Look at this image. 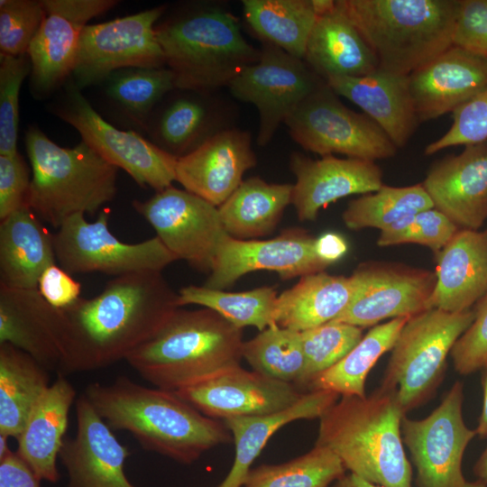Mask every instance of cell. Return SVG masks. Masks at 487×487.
Wrapping results in <instances>:
<instances>
[{"mask_svg": "<svg viewBox=\"0 0 487 487\" xmlns=\"http://www.w3.org/2000/svg\"><path fill=\"white\" fill-rule=\"evenodd\" d=\"M315 250L317 256L330 266L345 255L348 244L341 234L329 232L316 238Z\"/></svg>", "mask_w": 487, "mask_h": 487, "instance_id": "53", "label": "cell"}, {"mask_svg": "<svg viewBox=\"0 0 487 487\" xmlns=\"http://www.w3.org/2000/svg\"><path fill=\"white\" fill-rule=\"evenodd\" d=\"M40 482L16 452L10 451L0 459V487H40Z\"/></svg>", "mask_w": 487, "mask_h": 487, "instance_id": "52", "label": "cell"}, {"mask_svg": "<svg viewBox=\"0 0 487 487\" xmlns=\"http://www.w3.org/2000/svg\"><path fill=\"white\" fill-rule=\"evenodd\" d=\"M436 255L429 308L463 312L487 294V229H459Z\"/></svg>", "mask_w": 487, "mask_h": 487, "instance_id": "28", "label": "cell"}, {"mask_svg": "<svg viewBox=\"0 0 487 487\" xmlns=\"http://www.w3.org/2000/svg\"><path fill=\"white\" fill-rule=\"evenodd\" d=\"M338 95L373 120L393 144L403 148L419 121L409 89V76L382 69L360 77H334L326 80Z\"/></svg>", "mask_w": 487, "mask_h": 487, "instance_id": "27", "label": "cell"}, {"mask_svg": "<svg viewBox=\"0 0 487 487\" xmlns=\"http://www.w3.org/2000/svg\"><path fill=\"white\" fill-rule=\"evenodd\" d=\"M31 170L19 152L0 154V220L27 205Z\"/></svg>", "mask_w": 487, "mask_h": 487, "instance_id": "49", "label": "cell"}, {"mask_svg": "<svg viewBox=\"0 0 487 487\" xmlns=\"http://www.w3.org/2000/svg\"><path fill=\"white\" fill-rule=\"evenodd\" d=\"M453 45L487 57V0H460Z\"/></svg>", "mask_w": 487, "mask_h": 487, "instance_id": "50", "label": "cell"}, {"mask_svg": "<svg viewBox=\"0 0 487 487\" xmlns=\"http://www.w3.org/2000/svg\"><path fill=\"white\" fill-rule=\"evenodd\" d=\"M338 399L339 395L333 391H309L282 411L225 419L235 455L229 473L217 487H242L253 463L276 431L292 421L319 418Z\"/></svg>", "mask_w": 487, "mask_h": 487, "instance_id": "32", "label": "cell"}, {"mask_svg": "<svg viewBox=\"0 0 487 487\" xmlns=\"http://www.w3.org/2000/svg\"><path fill=\"white\" fill-rule=\"evenodd\" d=\"M355 291L352 276L320 271L300 277L278 296L275 323L304 331L335 320L351 303Z\"/></svg>", "mask_w": 487, "mask_h": 487, "instance_id": "33", "label": "cell"}, {"mask_svg": "<svg viewBox=\"0 0 487 487\" xmlns=\"http://www.w3.org/2000/svg\"><path fill=\"white\" fill-rule=\"evenodd\" d=\"M24 144L32 173L26 204L54 228L76 214L94 215L114 199L118 169L84 141L61 147L29 126Z\"/></svg>", "mask_w": 487, "mask_h": 487, "instance_id": "7", "label": "cell"}, {"mask_svg": "<svg viewBox=\"0 0 487 487\" xmlns=\"http://www.w3.org/2000/svg\"><path fill=\"white\" fill-rule=\"evenodd\" d=\"M292 191L289 183H268L258 177L244 180L218 207L225 232L238 240L270 234L291 204Z\"/></svg>", "mask_w": 487, "mask_h": 487, "instance_id": "34", "label": "cell"}, {"mask_svg": "<svg viewBox=\"0 0 487 487\" xmlns=\"http://www.w3.org/2000/svg\"><path fill=\"white\" fill-rule=\"evenodd\" d=\"M464 487H487V484L476 480L474 482H466Z\"/></svg>", "mask_w": 487, "mask_h": 487, "instance_id": "58", "label": "cell"}, {"mask_svg": "<svg viewBox=\"0 0 487 487\" xmlns=\"http://www.w3.org/2000/svg\"><path fill=\"white\" fill-rule=\"evenodd\" d=\"M469 327L454 345L450 356L454 367L462 375H468L487 365V294L476 305Z\"/></svg>", "mask_w": 487, "mask_h": 487, "instance_id": "48", "label": "cell"}, {"mask_svg": "<svg viewBox=\"0 0 487 487\" xmlns=\"http://www.w3.org/2000/svg\"><path fill=\"white\" fill-rule=\"evenodd\" d=\"M259 60L228 85L232 96L253 104L260 124L257 142L267 145L294 109L325 80L302 60L262 42Z\"/></svg>", "mask_w": 487, "mask_h": 487, "instance_id": "15", "label": "cell"}, {"mask_svg": "<svg viewBox=\"0 0 487 487\" xmlns=\"http://www.w3.org/2000/svg\"><path fill=\"white\" fill-rule=\"evenodd\" d=\"M473 473L478 481L487 484V447L482 453L473 466Z\"/></svg>", "mask_w": 487, "mask_h": 487, "instance_id": "56", "label": "cell"}, {"mask_svg": "<svg viewBox=\"0 0 487 487\" xmlns=\"http://www.w3.org/2000/svg\"><path fill=\"white\" fill-rule=\"evenodd\" d=\"M278 295L274 287L227 292L205 286L189 285L179 291V306L198 305L210 308L234 326H254L262 331L275 325Z\"/></svg>", "mask_w": 487, "mask_h": 487, "instance_id": "39", "label": "cell"}, {"mask_svg": "<svg viewBox=\"0 0 487 487\" xmlns=\"http://www.w3.org/2000/svg\"><path fill=\"white\" fill-rule=\"evenodd\" d=\"M44 17L28 55L31 92L41 99L68 81L75 68L87 23L115 7L117 0H42Z\"/></svg>", "mask_w": 487, "mask_h": 487, "instance_id": "17", "label": "cell"}, {"mask_svg": "<svg viewBox=\"0 0 487 487\" xmlns=\"http://www.w3.org/2000/svg\"><path fill=\"white\" fill-rule=\"evenodd\" d=\"M432 207L421 183L407 187L383 184L377 191L351 200L342 218L351 230L377 228L381 231L405 216Z\"/></svg>", "mask_w": 487, "mask_h": 487, "instance_id": "40", "label": "cell"}, {"mask_svg": "<svg viewBox=\"0 0 487 487\" xmlns=\"http://www.w3.org/2000/svg\"><path fill=\"white\" fill-rule=\"evenodd\" d=\"M345 471L332 450L315 445L290 461L251 469L242 487H331Z\"/></svg>", "mask_w": 487, "mask_h": 487, "instance_id": "41", "label": "cell"}, {"mask_svg": "<svg viewBox=\"0 0 487 487\" xmlns=\"http://www.w3.org/2000/svg\"><path fill=\"white\" fill-rule=\"evenodd\" d=\"M50 385L48 370L23 351L0 344V435L17 438Z\"/></svg>", "mask_w": 487, "mask_h": 487, "instance_id": "35", "label": "cell"}, {"mask_svg": "<svg viewBox=\"0 0 487 487\" xmlns=\"http://www.w3.org/2000/svg\"><path fill=\"white\" fill-rule=\"evenodd\" d=\"M464 385L455 382L426 418L401 423V436L415 466L417 487H464V451L476 436L463 417Z\"/></svg>", "mask_w": 487, "mask_h": 487, "instance_id": "13", "label": "cell"}, {"mask_svg": "<svg viewBox=\"0 0 487 487\" xmlns=\"http://www.w3.org/2000/svg\"><path fill=\"white\" fill-rule=\"evenodd\" d=\"M38 290L53 307L66 308L80 298L81 284L56 264L47 268L38 281Z\"/></svg>", "mask_w": 487, "mask_h": 487, "instance_id": "51", "label": "cell"}, {"mask_svg": "<svg viewBox=\"0 0 487 487\" xmlns=\"http://www.w3.org/2000/svg\"><path fill=\"white\" fill-rule=\"evenodd\" d=\"M380 69L409 76L453 45L460 0H337Z\"/></svg>", "mask_w": 487, "mask_h": 487, "instance_id": "6", "label": "cell"}, {"mask_svg": "<svg viewBox=\"0 0 487 487\" xmlns=\"http://www.w3.org/2000/svg\"><path fill=\"white\" fill-rule=\"evenodd\" d=\"M66 317L38 289L0 286V344H9L32 356L46 370L61 373Z\"/></svg>", "mask_w": 487, "mask_h": 487, "instance_id": "21", "label": "cell"}, {"mask_svg": "<svg viewBox=\"0 0 487 487\" xmlns=\"http://www.w3.org/2000/svg\"><path fill=\"white\" fill-rule=\"evenodd\" d=\"M102 83L112 110L140 131H144L156 106L176 88L174 75L167 67L122 69Z\"/></svg>", "mask_w": 487, "mask_h": 487, "instance_id": "38", "label": "cell"}, {"mask_svg": "<svg viewBox=\"0 0 487 487\" xmlns=\"http://www.w3.org/2000/svg\"><path fill=\"white\" fill-rule=\"evenodd\" d=\"M133 207L178 260L210 272L221 244L229 236L217 207L172 186L145 201L133 200Z\"/></svg>", "mask_w": 487, "mask_h": 487, "instance_id": "14", "label": "cell"}, {"mask_svg": "<svg viewBox=\"0 0 487 487\" xmlns=\"http://www.w3.org/2000/svg\"><path fill=\"white\" fill-rule=\"evenodd\" d=\"M473 317L471 309L450 313L429 308L409 318L391 349L381 383L395 391L405 414L434 395L448 354Z\"/></svg>", "mask_w": 487, "mask_h": 487, "instance_id": "8", "label": "cell"}, {"mask_svg": "<svg viewBox=\"0 0 487 487\" xmlns=\"http://www.w3.org/2000/svg\"><path fill=\"white\" fill-rule=\"evenodd\" d=\"M242 356L266 377L297 387L300 382L305 357L299 331L272 325L244 342Z\"/></svg>", "mask_w": 487, "mask_h": 487, "instance_id": "42", "label": "cell"}, {"mask_svg": "<svg viewBox=\"0 0 487 487\" xmlns=\"http://www.w3.org/2000/svg\"><path fill=\"white\" fill-rule=\"evenodd\" d=\"M243 331L216 311L178 308L125 359L156 388L177 391L240 364Z\"/></svg>", "mask_w": 487, "mask_h": 487, "instance_id": "5", "label": "cell"}, {"mask_svg": "<svg viewBox=\"0 0 487 487\" xmlns=\"http://www.w3.org/2000/svg\"><path fill=\"white\" fill-rule=\"evenodd\" d=\"M244 15L262 42L302 59L316 23L313 0H244Z\"/></svg>", "mask_w": 487, "mask_h": 487, "instance_id": "36", "label": "cell"}, {"mask_svg": "<svg viewBox=\"0 0 487 487\" xmlns=\"http://www.w3.org/2000/svg\"><path fill=\"white\" fill-rule=\"evenodd\" d=\"M406 416L395 391L380 386L365 397L341 396L320 418L315 445L332 450L345 468L381 487H412L401 436Z\"/></svg>", "mask_w": 487, "mask_h": 487, "instance_id": "3", "label": "cell"}, {"mask_svg": "<svg viewBox=\"0 0 487 487\" xmlns=\"http://www.w3.org/2000/svg\"><path fill=\"white\" fill-rule=\"evenodd\" d=\"M56 263L53 234L27 205L0 220V286L37 289Z\"/></svg>", "mask_w": 487, "mask_h": 487, "instance_id": "31", "label": "cell"}, {"mask_svg": "<svg viewBox=\"0 0 487 487\" xmlns=\"http://www.w3.org/2000/svg\"><path fill=\"white\" fill-rule=\"evenodd\" d=\"M75 399L74 387L65 375L59 374L35 404L16 438V454L41 481H59L57 459Z\"/></svg>", "mask_w": 487, "mask_h": 487, "instance_id": "30", "label": "cell"}, {"mask_svg": "<svg viewBox=\"0 0 487 487\" xmlns=\"http://www.w3.org/2000/svg\"><path fill=\"white\" fill-rule=\"evenodd\" d=\"M409 318L397 317L374 326L342 360L317 375L307 391H328L339 396L365 397L370 371L381 355L393 348Z\"/></svg>", "mask_w": 487, "mask_h": 487, "instance_id": "37", "label": "cell"}, {"mask_svg": "<svg viewBox=\"0 0 487 487\" xmlns=\"http://www.w3.org/2000/svg\"><path fill=\"white\" fill-rule=\"evenodd\" d=\"M109 211L94 222L76 214L53 234L57 262L69 274L99 272L115 277L157 271L178 260L158 236L135 244L124 243L108 228Z\"/></svg>", "mask_w": 487, "mask_h": 487, "instance_id": "11", "label": "cell"}, {"mask_svg": "<svg viewBox=\"0 0 487 487\" xmlns=\"http://www.w3.org/2000/svg\"><path fill=\"white\" fill-rule=\"evenodd\" d=\"M351 276L354 298L333 321L362 328L429 309L436 282V272L430 270L393 262H362Z\"/></svg>", "mask_w": 487, "mask_h": 487, "instance_id": "16", "label": "cell"}, {"mask_svg": "<svg viewBox=\"0 0 487 487\" xmlns=\"http://www.w3.org/2000/svg\"><path fill=\"white\" fill-rule=\"evenodd\" d=\"M315 241L299 228L284 230L268 240H238L229 235L204 286L223 290L243 275L261 270L275 271L282 280L325 271L329 265L317 256Z\"/></svg>", "mask_w": 487, "mask_h": 487, "instance_id": "18", "label": "cell"}, {"mask_svg": "<svg viewBox=\"0 0 487 487\" xmlns=\"http://www.w3.org/2000/svg\"><path fill=\"white\" fill-rule=\"evenodd\" d=\"M419 123L453 112L487 89V57L452 45L409 75Z\"/></svg>", "mask_w": 487, "mask_h": 487, "instance_id": "26", "label": "cell"}, {"mask_svg": "<svg viewBox=\"0 0 487 487\" xmlns=\"http://www.w3.org/2000/svg\"><path fill=\"white\" fill-rule=\"evenodd\" d=\"M453 124L439 139L425 148L432 155L456 145H473L487 142V89L477 94L453 112Z\"/></svg>", "mask_w": 487, "mask_h": 487, "instance_id": "47", "label": "cell"}, {"mask_svg": "<svg viewBox=\"0 0 487 487\" xmlns=\"http://www.w3.org/2000/svg\"><path fill=\"white\" fill-rule=\"evenodd\" d=\"M421 184L433 207L458 228L478 230L487 219V142L433 164Z\"/></svg>", "mask_w": 487, "mask_h": 487, "instance_id": "23", "label": "cell"}, {"mask_svg": "<svg viewBox=\"0 0 487 487\" xmlns=\"http://www.w3.org/2000/svg\"><path fill=\"white\" fill-rule=\"evenodd\" d=\"M331 487H381L379 485L369 482L353 473H345L335 482H334Z\"/></svg>", "mask_w": 487, "mask_h": 487, "instance_id": "55", "label": "cell"}, {"mask_svg": "<svg viewBox=\"0 0 487 487\" xmlns=\"http://www.w3.org/2000/svg\"><path fill=\"white\" fill-rule=\"evenodd\" d=\"M155 32L178 89L228 87L261 56L243 36L238 18L218 4H186L161 18Z\"/></svg>", "mask_w": 487, "mask_h": 487, "instance_id": "4", "label": "cell"}, {"mask_svg": "<svg viewBox=\"0 0 487 487\" xmlns=\"http://www.w3.org/2000/svg\"><path fill=\"white\" fill-rule=\"evenodd\" d=\"M199 412L215 419L282 411L305 392L296 385L235 365L174 391Z\"/></svg>", "mask_w": 487, "mask_h": 487, "instance_id": "19", "label": "cell"}, {"mask_svg": "<svg viewBox=\"0 0 487 487\" xmlns=\"http://www.w3.org/2000/svg\"><path fill=\"white\" fill-rule=\"evenodd\" d=\"M77 431L65 438L59 458L68 474L67 487H135L124 466L127 447L84 396L76 400Z\"/></svg>", "mask_w": 487, "mask_h": 487, "instance_id": "22", "label": "cell"}, {"mask_svg": "<svg viewBox=\"0 0 487 487\" xmlns=\"http://www.w3.org/2000/svg\"><path fill=\"white\" fill-rule=\"evenodd\" d=\"M234 118V111L215 91L175 88L156 106L143 132L152 143L179 159L235 127Z\"/></svg>", "mask_w": 487, "mask_h": 487, "instance_id": "20", "label": "cell"}, {"mask_svg": "<svg viewBox=\"0 0 487 487\" xmlns=\"http://www.w3.org/2000/svg\"><path fill=\"white\" fill-rule=\"evenodd\" d=\"M7 436L0 435V459L5 456L11 450L8 448Z\"/></svg>", "mask_w": 487, "mask_h": 487, "instance_id": "57", "label": "cell"}, {"mask_svg": "<svg viewBox=\"0 0 487 487\" xmlns=\"http://www.w3.org/2000/svg\"><path fill=\"white\" fill-rule=\"evenodd\" d=\"M363 336L362 327L335 321L301 331L305 366L299 389L307 392L310 381L342 360Z\"/></svg>", "mask_w": 487, "mask_h": 487, "instance_id": "43", "label": "cell"}, {"mask_svg": "<svg viewBox=\"0 0 487 487\" xmlns=\"http://www.w3.org/2000/svg\"><path fill=\"white\" fill-rule=\"evenodd\" d=\"M482 386L483 392L482 409L475 431L476 435L487 436V365L483 368L482 375Z\"/></svg>", "mask_w": 487, "mask_h": 487, "instance_id": "54", "label": "cell"}, {"mask_svg": "<svg viewBox=\"0 0 487 487\" xmlns=\"http://www.w3.org/2000/svg\"><path fill=\"white\" fill-rule=\"evenodd\" d=\"M296 176L292 201L300 221H315L321 208L354 194H369L383 185L375 161L334 155L313 160L299 152L290 157Z\"/></svg>", "mask_w": 487, "mask_h": 487, "instance_id": "24", "label": "cell"}, {"mask_svg": "<svg viewBox=\"0 0 487 487\" xmlns=\"http://www.w3.org/2000/svg\"><path fill=\"white\" fill-rule=\"evenodd\" d=\"M166 5L109 22L87 24L80 37L72 81L77 87L101 84L113 72L127 68L166 67L155 25Z\"/></svg>", "mask_w": 487, "mask_h": 487, "instance_id": "12", "label": "cell"}, {"mask_svg": "<svg viewBox=\"0 0 487 487\" xmlns=\"http://www.w3.org/2000/svg\"><path fill=\"white\" fill-rule=\"evenodd\" d=\"M83 394L112 430L129 432L142 448L184 464L233 441L225 423L174 391L148 388L126 376L109 384L90 383Z\"/></svg>", "mask_w": 487, "mask_h": 487, "instance_id": "2", "label": "cell"}, {"mask_svg": "<svg viewBox=\"0 0 487 487\" xmlns=\"http://www.w3.org/2000/svg\"><path fill=\"white\" fill-rule=\"evenodd\" d=\"M256 163L251 133L233 127L179 158L175 181L218 207L244 181V174Z\"/></svg>", "mask_w": 487, "mask_h": 487, "instance_id": "25", "label": "cell"}, {"mask_svg": "<svg viewBox=\"0 0 487 487\" xmlns=\"http://www.w3.org/2000/svg\"><path fill=\"white\" fill-rule=\"evenodd\" d=\"M43 17L42 0H1L0 55L28 54Z\"/></svg>", "mask_w": 487, "mask_h": 487, "instance_id": "46", "label": "cell"}, {"mask_svg": "<svg viewBox=\"0 0 487 487\" xmlns=\"http://www.w3.org/2000/svg\"><path fill=\"white\" fill-rule=\"evenodd\" d=\"M179 308V293L161 271L114 277L98 295L80 297L63 308L66 338L60 374L94 371L125 360Z\"/></svg>", "mask_w": 487, "mask_h": 487, "instance_id": "1", "label": "cell"}, {"mask_svg": "<svg viewBox=\"0 0 487 487\" xmlns=\"http://www.w3.org/2000/svg\"><path fill=\"white\" fill-rule=\"evenodd\" d=\"M31 71L28 54L0 55V154L18 152L19 93Z\"/></svg>", "mask_w": 487, "mask_h": 487, "instance_id": "45", "label": "cell"}, {"mask_svg": "<svg viewBox=\"0 0 487 487\" xmlns=\"http://www.w3.org/2000/svg\"><path fill=\"white\" fill-rule=\"evenodd\" d=\"M435 207L409 215L381 230L377 244L381 247L417 244L440 252L459 230Z\"/></svg>", "mask_w": 487, "mask_h": 487, "instance_id": "44", "label": "cell"}, {"mask_svg": "<svg viewBox=\"0 0 487 487\" xmlns=\"http://www.w3.org/2000/svg\"><path fill=\"white\" fill-rule=\"evenodd\" d=\"M70 78L51 104V111L73 126L99 156L127 172L141 187L157 192L176 179L177 158L133 130H121L106 121Z\"/></svg>", "mask_w": 487, "mask_h": 487, "instance_id": "10", "label": "cell"}, {"mask_svg": "<svg viewBox=\"0 0 487 487\" xmlns=\"http://www.w3.org/2000/svg\"><path fill=\"white\" fill-rule=\"evenodd\" d=\"M303 60L325 81L360 77L379 69L373 52L337 0L317 14Z\"/></svg>", "mask_w": 487, "mask_h": 487, "instance_id": "29", "label": "cell"}, {"mask_svg": "<svg viewBox=\"0 0 487 487\" xmlns=\"http://www.w3.org/2000/svg\"><path fill=\"white\" fill-rule=\"evenodd\" d=\"M284 124L304 150L323 156L375 161L396 155L398 148L368 115L345 106L325 81L309 94Z\"/></svg>", "mask_w": 487, "mask_h": 487, "instance_id": "9", "label": "cell"}]
</instances>
